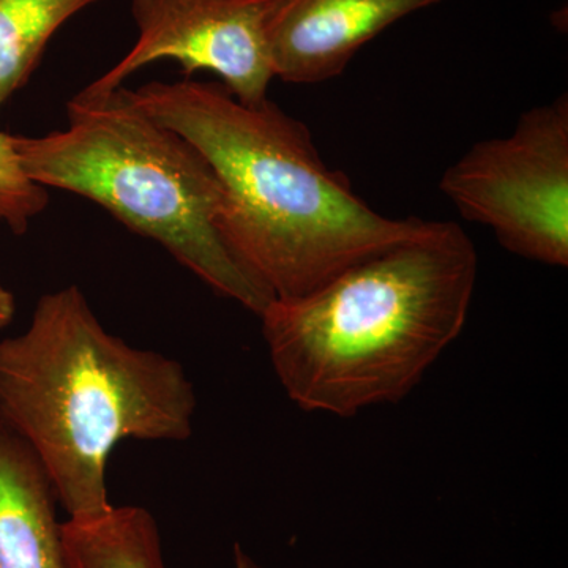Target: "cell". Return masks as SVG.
Listing matches in <instances>:
<instances>
[{
	"instance_id": "cell-1",
	"label": "cell",
	"mask_w": 568,
	"mask_h": 568,
	"mask_svg": "<svg viewBox=\"0 0 568 568\" xmlns=\"http://www.w3.org/2000/svg\"><path fill=\"white\" fill-rule=\"evenodd\" d=\"M130 95L211 163L224 241L274 301L313 293L425 223L369 207L324 163L308 126L271 99L246 104L220 82L192 80L152 81Z\"/></svg>"
},
{
	"instance_id": "cell-2",
	"label": "cell",
	"mask_w": 568,
	"mask_h": 568,
	"mask_svg": "<svg viewBox=\"0 0 568 568\" xmlns=\"http://www.w3.org/2000/svg\"><path fill=\"white\" fill-rule=\"evenodd\" d=\"M478 256L455 222H426L313 293L260 316L284 394L306 413L351 418L394 405L465 328Z\"/></svg>"
},
{
	"instance_id": "cell-3",
	"label": "cell",
	"mask_w": 568,
	"mask_h": 568,
	"mask_svg": "<svg viewBox=\"0 0 568 568\" xmlns=\"http://www.w3.org/2000/svg\"><path fill=\"white\" fill-rule=\"evenodd\" d=\"M196 407L183 366L110 334L80 287L44 294L28 331L0 342V420L32 448L71 519L112 507L119 444L183 443Z\"/></svg>"
},
{
	"instance_id": "cell-4",
	"label": "cell",
	"mask_w": 568,
	"mask_h": 568,
	"mask_svg": "<svg viewBox=\"0 0 568 568\" xmlns=\"http://www.w3.org/2000/svg\"><path fill=\"white\" fill-rule=\"evenodd\" d=\"M67 119L65 130L14 136L24 173L102 205L216 294L263 315L274 295L224 241L222 185L192 142L142 111L123 85L82 89L67 103Z\"/></svg>"
},
{
	"instance_id": "cell-5",
	"label": "cell",
	"mask_w": 568,
	"mask_h": 568,
	"mask_svg": "<svg viewBox=\"0 0 568 568\" xmlns=\"http://www.w3.org/2000/svg\"><path fill=\"white\" fill-rule=\"evenodd\" d=\"M439 190L508 253L567 267V93L523 112L508 136L476 142L447 168Z\"/></svg>"
},
{
	"instance_id": "cell-6",
	"label": "cell",
	"mask_w": 568,
	"mask_h": 568,
	"mask_svg": "<svg viewBox=\"0 0 568 568\" xmlns=\"http://www.w3.org/2000/svg\"><path fill=\"white\" fill-rule=\"evenodd\" d=\"M268 2L132 0L136 43L84 91H115L138 70L168 59L182 67L186 80L196 71H211L239 102H264L275 80L265 40Z\"/></svg>"
},
{
	"instance_id": "cell-7",
	"label": "cell",
	"mask_w": 568,
	"mask_h": 568,
	"mask_svg": "<svg viewBox=\"0 0 568 568\" xmlns=\"http://www.w3.org/2000/svg\"><path fill=\"white\" fill-rule=\"evenodd\" d=\"M440 0H271L265 40L275 78L320 84L379 33Z\"/></svg>"
},
{
	"instance_id": "cell-8",
	"label": "cell",
	"mask_w": 568,
	"mask_h": 568,
	"mask_svg": "<svg viewBox=\"0 0 568 568\" xmlns=\"http://www.w3.org/2000/svg\"><path fill=\"white\" fill-rule=\"evenodd\" d=\"M58 506L40 459L0 420V568H70Z\"/></svg>"
},
{
	"instance_id": "cell-9",
	"label": "cell",
	"mask_w": 568,
	"mask_h": 568,
	"mask_svg": "<svg viewBox=\"0 0 568 568\" xmlns=\"http://www.w3.org/2000/svg\"><path fill=\"white\" fill-rule=\"evenodd\" d=\"M70 568H166L162 537L151 511L112 506L93 518L62 523Z\"/></svg>"
},
{
	"instance_id": "cell-10",
	"label": "cell",
	"mask_w": 568,
	"mask_h": 568,
	"mask_svg": "<svg viewBox=\"0 0 568 568\" xmlns=\"http://www.w3.org/2000/svg\"><path fill=\"white\" fill-rule=\"evenodd\" d=\"M100 0H0V111L28 84L54 33Z\"/></svg>"
},
{
	"instance_id": "cell-11",
	"label": "cell",
	"mask_w": 568,
	"mask_h": 568,
	"mask_svg": "<svg viewBox=\"0 0 568 568\" xmlns=\"http://www.w3.org/2000/svg\"><path fill=\"white\" fill-rule=\"evenodd\" d=\"M48 201V190L22 170L14 136L0 130V222L13 234H26Z\"/></svg>"
},
{
	"instance_id": "cell-12",
	"label": "cell",
	"mask_w": 568,
	"mask_h": 568,
	"mask_svg": "<svg viewBox=\"0 0 568 568\" xmlns=\"http://www.w3.org/2000/svg\"><path fill=\"white\" fill-rule=\"evenodd\" d=\"M14 310H17V302H14L13 294L0 284V328L7 327L11 323Z\"/></svg>"
},
{
	"instance_id": "cell-13",
	"label": "cell",
	"mask_w": 568,
	"mask_h": 568,
	"mask_svg": "<svg viewBox=\"0 0 568 568\" xmlns=\"http://www.w3.org/2000/svg\"><path fill=\"white\" fill-rule=\"evenodd\" d=\"M230 568H263L256 559L241 544H235L233 549V566Z\"/></svg>"
}]
</instances>
